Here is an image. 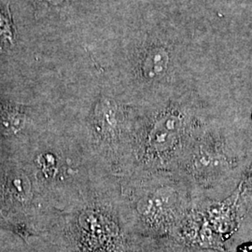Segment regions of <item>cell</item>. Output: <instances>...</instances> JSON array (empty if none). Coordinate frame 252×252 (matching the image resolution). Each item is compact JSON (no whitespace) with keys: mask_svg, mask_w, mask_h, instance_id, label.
I'll return each mask as SVG.
<instances>
[{"mask_svg":"<svg viewBox=\"0 0 252 252\" xmlns=\"http://www.w3.org/2000/svg\"><path fill=\"white\" fill-rule=\"evenodd\" d=\"M252 155L241 151L230 134L206 124L190 141L178 170L195 196L234 189Z\"/></svg>","mask_w":252,"mask_h":252,"instance_id":"1","label":"cell"},{"mask_svg":"<svg viewBox=\"0 0 252 252\" xmlns=\"http://www.w3.org/2000/svg\"><path fill=\"white\" fill-rule=\"evenodd\" d=\"M252 211V201L239 184L225 198L195 196L173 239L193 248L232 252L234 237Z\"/></svg>","mask_w":252,"mask_h":252,"instance_id":"2","label":"cell"},{"mask_svg":"<svg viewBox=\"0 0 252 252\" xmlns=\"http://www.w3.org/2000/svg\"><path fill=\"white\" fill-rule=\"evenodd\" d=\"M168 64V55L163 51L158 50L149 54L145 59L142 70L147 79L153 80L162 77L166 71Z\"/></svg>","mask_w":252,"mask_h":252,"instance_id":"3","label":"cell"},{"mask_svg":"<svg viewBox=\"0 0 252 252\" xmlns=\"http://www.w3.org/2000/svg\"><path fill=\"white\" fill-rule=\"evenodd\" d=\"M14 36V26L9 7L0 9V48L13 45Z\"/></svg>","mask_w":252,"mask_h":252,"instance_id":"4","label":"cell"},{"mask_svg":"<svg viewBox=\"0 0 252 252\" xmlns=\"http://www.w3.org/2000/svg\"><path fill=\"white\" fill-rule=\"evenodd\" d=\"M152 248L153 249L144 251V252H221L215 250H207V249L189 247L171 238H166V242L158 244L157 246H154Z\"/></svg>","mask_w":252,"mask_h":252,"instance_id":"5","label":"cell"},{"mask_svg":"<svg viewBox=\"0 0 252 252\" xmlns=\"http://www.w3.org/2000/svg\"><path fill=\"white\" fill-rule=\"evenodd\" d=\"M238 184L241 187L244 193L251 199L252 202V159L246 167Z\"/></svg>","mask_w":252,"mask_h":252,"instance_id":"6","label":"cell"},{"mask_svg":"<svg viewBox=\"0 0 252 252\" xmlns=\"http://www.w3.org/2000/svg\"><path fill=\"white\" fill-rule=\"evenodd\" d=\"M54 163H55V161H54V156H52L51 154H47L45 156L41 157L40 164L42 165L44 170L51 172L52 168L54 167Z\"/></svg>","mask_w":252,"mask_h":252,"instance_id":"7","label":"cell"},{"mask_svg":"<svg viewBox=\"0 0 252 252\" xmlns=\"http://www.w3.org/2000/svg\"><path fill=\"white\" fill-rule=\"evenodd\" d=\"M233 252H252V240L239 244Z\"/></svg>","mask_w":252,"mask_h":252,"instance_id":"8","label":"cell"},{"mask_svg":"<svg viewBox=\"0 0 252 252\" xmlns=\"http://www.w3.org/2000/svg\"><path fill=\"white\" fill-rule=\"evenodd\" d=\"M48 1H50V2H52V3H58L60 0H48Z\"/></svg>","mask_w":252,"mask_h":252,"instance_id":"9","label":"cell"},{"mask_svg":"<svg viewBox=\"0 0 252 252\" xmlns=\"http://www.w3.org/2000/svg\"><path fill=\"white\" fill-rule=\"evenodd\" d=\"M144 252V251H139V252Z\"/></svg>","mask_w":252,"mask_h":252,"instance_id":"10","label":"cell"}]
</instances>
